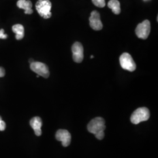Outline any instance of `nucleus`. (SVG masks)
Returning <instances> with one entry per match:
<instances>
[{"instance_id":"obj_1","label":"nucleus","mask_w":158,"mask_h":158,"mask_svg":"<svg viewBox=\"0 0 158 158\" xmlns=\"http://www.w3.org/2000/svg\"><path fill=\"white\" fill-rule=\"evenodd\" d=\"M87 129L90 133L94 134L98 139L102 140L104 137L105 120L102 117L93 119L87 125Z\"/></svg>"},{"instance_id":"obj_2","label":"nucleus","mask_w":158,"mask_h":158,"mask_svg":"<svg viewBox=\"0 0 158 158\" xmlns=\"http://www.w3.org/2000/svg\"><path fill=\"white\" fill-rule=\"evenodd\" d=\"M35 6L40 17L44 19L51 18L52 16V3L49 0H38Z\"/></svg>"},{"instance_id":"obj_3","label":"nucleus","mask_w":158,"mask_h":158,"mask_svg":"<svg viewBox=\"0 0 158 158\" xmlns=\"http://www.w3.org/2000/svg\"><path fill=\"white\" fill-rule=\"evenodd\" d=\"M149 117L150 112L147 108H139L132 114L131 121L134 124H138L142 121H147Z\"/></svg>"},{"instance_id":"obj_4","label":"nucleus","mask_w":158,"mask_h":158,"mask_svg":"<svg viewBox=\"0 0 158 158\" xmlns=\"http://www.w3.org/2000/svg\"><path fill=\"white\" fill-rule=\"evenodd\" d=\"M119 62L121 67L124 70L134 72L136 66L132 56L128 53H124L119 57Z\"/></svg>"},{"instance_id":"obj_5","label":"nucleus","mask_w":158,"mask_h":158,"mask_svg":"<svg viewBox=\"0 0 158 158\" xmlns=\"http://www.w3.org/2000/svg\"><path fill=\"white\" fill-rule=\"evenodd\" d=\"M151 32V23L149 21L145 20L142 23H139L135 29L136 36L142 40L148 38Z\"/></svg>"},{"instance_id":"obj_6","label":"nucleus","mask_w":158,"mask_h":158,"mask_svg":"<svg viewBox=\"0 0 158 158\" xmlns=\"http://www.w3.org/2000/svg\"><path fill=\"white\" fill-rule=\"evenodd\" d=\"M31 69L38 76L48 78L49 76V71L48 67L45 64L39 62H34L30 65Z\"/></svg>"},{"instance_id":"obj_7","label":"nucleus","mask_w":158,"mask_h":158,"mask_svg":"<svg viewBox=\"0 0 158 158\" xmlns=\"http://www.w3.org/2000/svg\"><path fill=\"white\" fill-rule=\"evenodd\" d=\"M72 50L73 52V59L76 63H81L84 58V49L83 45L78 42L74 44Z\"/></svg>"},{"instance_id":"obj_8","label":"nucleus","mask_w":158,"mask_h":158,"mask_svg":"<svg viewBox=\"0 0 158 158\" xmlns=\"http://www.w3.org/2000/svg\"><path fill=\"white\" fill-rule=\"evenodd\" d=\"M90 26L91 28L95 31L102 30L103 27L102 21L100 19V15L97 11H93L91 13V16L89 18Z\"/></svg>"},{"instance_id":"obj_9","label":"nucleus","mask_w":158,"mask_h":158,"mask_svg":"<svg viewBox=\"0 0 158 158\" xmlns=\"http://www.w3.org/2000/svg\"><path fill=\"white\" fill-rule=\"evenodd\" d=\"M56 138L57 141L62 142L63 146L64 147H68L71 142V135L67 130H58L56 134Z\"/></svg>"},{"instance_id":"obj_10","label":"nucleus","mask_w":158,"mask_h":158,"mask_svg":"<svg viewBox=\"0 0 158 158\" xmlns=\"http://www.w3.org/2000/svg\"><path fill=\"white\" fill-rule=\"evenodd\" d=\"M30 125L34 130L35 134L36 136L41 135L42 130L41 127L42 126V121L39 117H35L31 119Z\"/></svg>"},{"instance_id":"obj_11","label":"nucleus","mask_w":158,"mask_h":158,"mask_svg":"<svg viewBox=\"0 0 158 158\" xmlns=\"http://www.w3.org/2000/svg\"><path fill=\"white\" fill-rule=\"evenodd\" d=\"M17 6L18 8L24 10L25 14H32L33 13L32 10V4L31 1L19 0L17 2Z\"/></svg>"},{"instance_id":"obj_12","label":"nucleus","mask_w":158,"mask_h":158,"mask_svg":"<svg viewBox=\"0 0 158 158\" xmlns=\"http://www.w3.org/2000/svg\"><path fill=\"white\" fill-rule=\"evenodd\" d=\"M12 31L16 34L17 40H21L24 36V28L21 24H16L12 27Z\"/></svg>"},{"instance_id":"obj_13","label":"nucleus","mask_w":158,"mask_h":158,"mask_svg":"<svg viewBox=\"0 0 158 158\" xmlns=\"http://www.w3.org/2000/svg\"><path fill=\"white\" fill-rule=\"evenodd\" d=\"M108 6L111 9L114 14L118 15L121 12L120 3L118 0H110L108 2Z\"/></svg>"},{"instance_id":"obj_14","label":"nucleus","mask_w":158,"mask_h":158,"mask_svg":"<svg viewBox=\"0 0 158 158\" xmlns=\"http://www.w3.org/2000/svg\"><path fill=\"white\" fill-rule=\"evenodd\" d=\"M92 2L94 6L100 8H103L106 6L105 0H92Z\"/></svg>"},{"instance_id":"obj_15","label":"nucleus","mask_w":158,"mask_h":158,"mask_svg":"<svg viewBox=\"0 0 158 158\" xmlns=\"http://www.w3.org/2000/svg\"><path fill=\"white\" fill-rule=\"evenodd\" d=\"M6 125L5 122L2 119V118L0 116V131H3L6 129Z\"/></svg>"},{"instance_id":"obj_16","label":"nucleus","mask_w":158,"mask_h":158,"mask_svg":"<svg viewBox=\"0 0 158 158\" xmlns=\"http://www.w3.org/2000/svg\"><path fill=\"white\" fill-rule=\"evenodd\" d=\"M8 37V35L4 33V30L3 29H0V39L5 40Z\"/></svg>"},{"instance_id":"obj_17","label":"nucleus","mask_w":158,"mask_h":158,"mask_svg":"<svg viewBox=\"0 0 158 158\" xmlns=\"http://www.w3.org/2000/svg\"><path fill=\"white\" fill-rule=\"evenodd\" d=\"M6 72H5V69L2 67H0V77H2L5 76Z\"/></svg>"},{"instance_id":"obj_18","label":"nucleus","mask_w":158,"mask_h":158,"mask_svg":"<svg viewBox=\"0 0 158 158\" xmlns=\"http://www.w3.org/2000/svg\"><path fill=\"white\" fill-rule=\"evenodd\" d=\"M29 63L31 64V63H32L34 62L35 61H34V59H29Z\"/></svg>"},{"instance_id":"obj_19","label":"nucleus","mask_w":158,"mask_h":158,"mask_svg":"<svg viewBox=\"0 0 158 158\" xmlns=\"http://www.w3.org/2000/svg\"><path fill=\"white\" fill-rule=\"evenodd\" d=\"M93 57H94V56H93V55H91V57H90L91 59H93Z\"/></svg>"},{"instance_id":"obj_20","label":"nucleus","mask_w":158,"mask_h":158,"mask_svg":"<svg viewBox=\"0 0 158 158\" xmlns=\"http://www.w3.org/2000/svg\"><path fill=\"white\" fill-rule=\"evenodd\" d=\"M144 1H149V0H143Z\"/></svg>"}]
</instances>
